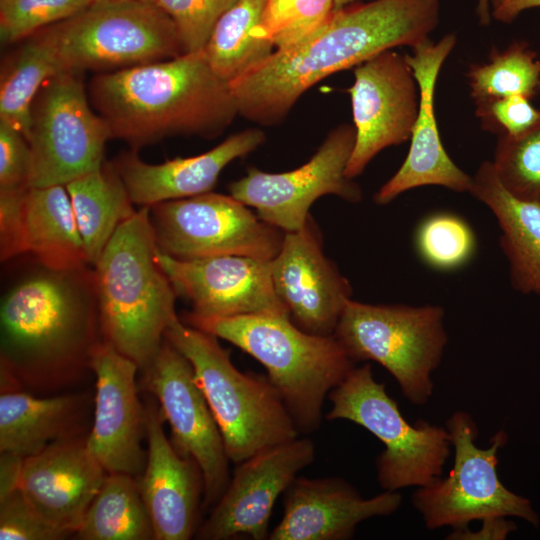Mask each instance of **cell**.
Here are the masks:
<instances>
[{
	"mask_svg": "<svg viewBox=\"0 0 540 540\" xmlns=\"http://www.w3.org/2000/svg\"><path fill=\"white\" fill-rule=\"evenodd\" d=\"M439 13V0H373L335 10L310 39L276 50L229 83L239 115L264 126L278 124L320 80L394 47L429 40Z\"/></svg>",
	"mask_w": 540,
	"mask_h": 540,
	"instance_id": "1",
	"label": "cell"
},
{
	"mask_svg": "<svg viewBox=\"0 0 540 540\" xmlns=\"http://www.w3.org/2000/svg\"><path fill=\"white\" fill-rule=\"evenodd\" d=\"M90 266L60 270L38 263L2 295L1 392L59 385L90 368L102 340Z\"/></svg>",
	"mask_w": 540,
	"mask_h": 540,
	"instance_id": "2",
	"label": "cell"
},
{
	"mask_svg": "<svg viewBox=\"0 0 540 540\" xmlns=\"http://www.w3.org/2000/svg\"><path fill=\"white\" fill-rule=\"evenodd\" d=\"M91 102L132 150L165 137L219 136L239 115L230 84L203 50L94 76Z\"/></svg>",
	"mask_w": 540,
	"mask_h": 540,
	"instance_id": "3",
	"label": "cell"
},
{
	"mask_svg": "<svg viewBox=\"0 0 540 540\" xmlns=\"http://www.w3.org/2000/svg\"><path fill=\"white\" fill-rule=\"evenodd\" d=\"M149 207L122 223L93 266L102 339L144 370L178 315L177 293L157 261Z\"/></svg>",
	"mask_w": 540,
	"mask_h": 540,
	"instance_id": "4",
	"label": "cell"
},
{
	"mask_svg": "<svg viewBox=\"0 0 540 540\" xmlns=\"http://www.w3.org/2000/svg\"><path fill=\"white\" fill-rule=\"evenodd\" d=\"M183 322L256 359L299 433H312L320 427L325 398L355 367L334 335L307 333L289 317L266 313L203 317L189 312Z\"/></svg>",
	"mask_w": 540,
	"mask_h": 540,
	"instance_id": "5",
	"label": "cell"
},
{
	"mask_svg": "<svg viewBox=\"0 0 540 540\" xmlns=\"http://www.w3.org/2000/svg\"><path fill=\"white\" fill-rule=\"evenodd\" d=\"M164 338L191 363L231 462L239 464L298 437L295 422L268 377L238 370L218 337L178 318Z\"/></svg>",
	"mask_w": 540,
	"mask_h": 540,
	"instance_id": "6",
	"label": "cell"
},
{
	"mask_svg": "<svg viewBox=\"0 0 540 540\" xmlns=\"http://www.w3.org/2000/svg\"><path fill=\"white\" fill-rule=\"evenodd\" d=\"M439 305L346 304L334 336L352 361L372 360L396 380L403 395L424 405L433 394L432 373L440 365L448 336Z\"/></svg>",
	"mask_w": 540,
	"mask_h": 540,
	"instance_id": "7",
	"label": "cell"
},
{
	"mask_svg": "<svg viewBox=\"0 0 540 540\" xmlns=\"http://www.w3.org/2000/svg\"><path fill=\"white\" fill-rule=\"evenodd\" d=\"M328 398L327 420L351 421L384 445L376 459L377 481L384 490L418 488L442 476L452 448L448 430L425 420L410 424L369 363L354 367Z\"/></svg>",
	"mask_w": 540,
	"mask_h": 540,
	"instance_id": "8",
	"label": "cell"
},
{
	"mask_svg": "<svg viewBox=\"0 0 540 540\" xmlns=\"http://www.w3.org/2000/svg\"><path fill=\"white\" fill-rule=\"evenodd\" d=\"M67 71H115L185 53L173 21L148 1H95L40 30Z\"/></svg>",
	"mask_w": 540,
	"mask_h": 540,
	"instance_id": "9",
	"label": "cell"
},
{
	"mask_svg": "<svg viewBox=\"0 0 540 540\" xmlns=\"http://www.w3.org/2000/svg\"><path fill=\"white\" fill-rule=\"evenodd\" d=\"M446 429L454 448L448 476L412 494V504L425 526L431 530L449 526L459 533L473 521L515 516L537 527L540 520L530 501L507 489L497 473L498 451L507 441L506 433L497 432L488 448L476 446L477 425L464 411L453 413Z\"/></svg>",
	"mask_w": 540,
	"mask_h": 540,
	"instance_id": "10",
	"label": "cell"
},
{
	"mask_svg": "<svg viewBox=\"0 0 540 540\" xmlns=\"http://www.w3.org/2000/svg\"><path fill=\"white\" fill-rule=\"evenodd\" d=\"M80 74L55 75L34 100L26 137L31 150L30 187L65 186L104 163L111 132L91 109Z\"/></svg>",
	"mask_w": 540,
	"mask_h": 540,
	"instance_id": "11",
	"label": "cell"
},
{
	"mask_svg": "<svg viewBox=\"0 0 540 540\" xmlns=\"http://www.w3.org/2000/svg\"><path fill=\"white\" fill-rule=\"evenodd\" d=\"M149 209L158 249L181 260L237 255L270 261L285 234L232 195L211 191Z\"/></svg>",
	"mask_w": 540,
	"mask_h": 540,
	"instance_id": "12",
	"label": "cell"
},
{
	"mask_svg": "<svg viewBox=\"0 0 540 540\" xmlns=\"http://www.w3.org/2000/svg\"><path fill=\"white\" fill-rule=\"evenodd\" d=\"M355 139L354 125L340 124L305 164L282 173L251 167L229 184L230 195L254 208L263 221L284 232L296 231L310 217L312 204L324 195L351 203L361 201V188L346 175Z\"/></svg>",
	"mask_w": 540,
	"mask_h": 540,
	"instance_id": "13",
	"label": "cell"
},
{
	"mask_svg": "<svg viewBox=\"0 0 540 540\" xmlns=\"http://www.w3.org/2000/svg\"><path fill=\"white\" fill-rule=\"evenodd\" d=\"M143 387L158 401L176 451L193 459L203 477L202 510L212 508L230 480L224 441L189 360L164 338L143 370Z\"/></svg>",
	"mask_w": 540,
	"mask_h": 540,
	"instance_id": "14",
	"label": "cell"
},
{
	"mask_svg": "<svg viewBox=\"0 0 540 540\" xmlns=\"http://www.w3.org/2000/svg\"><path fill=\"white\" fill-rule=\"evenodd\" d=\"M348 92L356 139L346 175L353 179L380 151L410 140L419 87L405 55L390 49L355 67Z\"/></svg>",
	"mask_w": 540,
	"mask_h": 540,
	"instance_id": "15",
	"label": "cell"
},
{
	"mask_svg": "<svg viewBox=\"0 0 540 540\" xmlns=\"http://www.w3.org/2000/svg\"><path fill=\"white\" fill-rule=\"evenodd\" d=\"M315 458V447L308 438L266 448L237 464L226 489L198 527L202 540H227L249 536L264 540L273 507L281 494Z\"/></svg>",
	"mask_w": 540,
	"mask_h": 540,
	"instance_id": "16",
	"label": "cell"
},
{
	"mask_svg": "<svg viewBox=\"0 0 540 540\" xmlns=\"http://www.w3.org/2000/svg\"><path fill=\"white\" fill-rule=\"evenodd\" d=\"M270 269L274 290L290 320L307 333L334 335L352 289L324 254L321 232L311 216L302 228L285 232Z\"/></svg>",
	"mask_w": 540,
	"mask_h": 540,
	"instance_id": "17",
	"label": "cell"
},
{
	"mask_svg": "<svg viewBox=\"0 0 540 540\" xmlns=\"http://www.w3.org/2000/svg\"><path fill=\"white\" fill-rule=\"evenodd\" d=\"M89 366L96 393L88 447L107 473L138 478L147 457L141 444L146 431L136 386L139 367L103 339L93 349Z\"/></svg>",
	"mask_w": 540,
	"mask_h": 540,
	"instance_id": "18",
	"label": "cell"
},
{
	"mask_svg": "<svg viewBox=\"0 0 540 540\" xmlns=\"http://www.w3.org/2000/svg\"><path fill=\"white\" fill-rule=\"evenodd\" d=\"M156 257L177 295L191 303L195 315L289 317L274 290L270 261L237 255L181 260L159 249Z\"/></svg>",
	"mask_w": 540,
	"mask_h": 540,
	"instance_id": "19",
	"label": "cell"
},
{
	"mask_svg": "<svg viewBox=\"0 0 540 540\" xmlns=\"http://www.w3.org/2000/svg\"><path fill=\"white\" fill-rule=\"evenodd\" d=\"M456 44L454 34L438 42L427 40L405 55L419 87V109L409 152L397 172L374 195V202L386 205L413 188L436 185L455 192H469L472 176L461 170L447 154L434 113L435 85L439 71Z\"/></svg>",
	"mask_w": 540,
	"mask_h": 540,
	"instance_id": "20",
	"label": "cell"
},
{
	"mask_svg": "<svg viewBox=\"0 0 540 540\" xmlns=\"http://www.w3.org/2000/svg\"><path fill=\"white\" fill-rule=\"evenodd\" d=\"M146 464L137 478L155 540H188L196 534L203 502L197 463L180 455L164 433L165 419L154 401L145 405Z\"/></svg>",
	"mask_w": 540,
	"mask_h": 540,
	"instance_id": "21",
	"label": "cell"
},
{
	"mask_svg": "<svg viewBox=\"0 0 540 540\" xmlns=\"http://www.w3.org/2000/svg\"><path fill=\"white\" fill-rule=\"evenodd\" d=\"M401 502L398 491L384 490L365 499L342 478L297 476L284 492L283 516L268 539H349L359 523L375 516L390 515Z\"/></svg>",
	"mask_w": 540,
	"mask_h": 540,
	"instance_id": "22",
	"label": "cell"
},
{
	"mask_svg": "<svg viewBox=\"0 0 540 540\" xmlns=\"http://www.w3.org/2000/svg\"><path fill=\"white\" fill-rule=\"evenodd\" d=\"M87 435L56 441L26 457L19 486L44 518L71 534L107 475L90 451Z\"/></svg>",
	"mask_w": 540,
	"mask_h": 540,
	"instance_id": "23",
	"label": "cell"
},
{
	"mask_svg": "<svg viewBox=\"0 0 540 540\" xmlns=\"http://www.w3.org/2000/svg\"><path fill=\"white\" fill-rule=\"evenodd\" d=\"M266 137L257 128L235 133L209 151L162 163L143 161L136 150L119 155L116 167L132 202L140 207L210 192L223 169L261 146Z\"/></svg>",
	"mask_w": 540,
	"mask_h": 540,
	"instance_id": "24",
	"label": "cell"
},
{
	"mask_svg": "<svg viewBox=\"0 0 540 540\" xmlns=\"http://www.w3.org/2000/svg\"><path fill=\"white\" fill-rule=\"evenodd\" d=\"M469 193L497 220L512 288L524 295H540V206L509 194L491 161L483 162L472 176Z\"/></svg>",
	"mask_w": 540,
	"mask_h": 540,
	"instance_id": "25",
	"label": "cell"
},
{
	"mask_svg": "<svg viewBox=\"0 0 540 540\" xmlns=\"http://www.w3.org/2000/svg\"><path fill=\"white\" fill-rule=\"evenodd\" d=\"M86 411L83 394L41 398L20 390L1 392L0 453L26 458L56 441L84 435Z\"/></svg>",
	"mask_w": 540,
	"mask_h": 540,
	"instance_id": "26",
	"label": "cell"
},
{
	"mask_svg": "<svg viewBox=\"0 0 540 540\" xmlns=\"http://www.w3.org/2000/svg\"><path fill=\"white\" fill-rule=\"evenodd\" d=\"M26 254L52 269L90 265L66 186L31 187L25 204Z\"/></svg>",
	"mask_w": 540,
	"mask_h": 540,
	"instance_id": "27",
	"label": "cell"
},
{
	"mask_svg": "<svg viewBox=\"0 0 540 540\" xmlns=\"http://www.w3.org/2000/svg\"><path fill=\"white\" fill-rule=\"evenodd\" d=\"M66 186L89 264L93 267L118 229L136 211L113 162Z\"/></svg>",
	"mask_w": 540,
	"mask_h": 540,
	"instance_id": "28",
	"label": "cell"
},
{
	"mask_svg": "<svg viewBox=\"0 0 540 540\" xmlns=\"http://www.w3.org/2000/svg\"><path fill=\"white\" fill-rule=\"evenodd\" d=\"M67 71L42 31L31 35L2 67L0 119L28 135L31 110L41 87L50 78Z\"/></svg>",
	"mask_w": 540,
	"mask_h": 540,
	"instance_id": "29",
	"label": "cell"
},
{
	"mask_svg": "<svg viewBox=\"0 0 540 540\" xmlns=\"http://www.w3.org/2000/svg\"><path fill=\"white\" fill-rule=\"evenodd\" d=\"M74 534L81 540L154 539L137 478L107 473Z\"/></svg>",
	"mask_w": 540,
	"mask_h": 540,
	"instance_id": "30",
	"label": "cell"
},
{
	"mask_svg": "<svg viewBox=\"0 0 540 540\" xmlns=\"http://www.w3.org/2000/svg\"><path fill=\"white\" fill-rule=\"evenodd\" d=\"M265 0H237L217 21L203 49L214 72L230 83L273 53L257 34Z\"/></svg>",
	"mask_w": 540,
	"mask_h": 540,
	"instance_id": "31",
	"label": "cell"
},
{
	"mask_svg": "<svg viewBox=\"0 0 540 540\" xmlns=\"http://www.w3.org/2000/svg\"><path fill=\"white\" fill-rule=\"evenodd\" d=\"M467 78L476 105L522 95L540 94V57L529 44L517 41L504 50L494 48L485 63L470 66Z\"/></svg>",
	"mask_w": 540,
	"mask_h": 540,
	"instance_id": "32",
	"label": "cell"
},
{
	"mask_svg": "<svg viewBox=\"0 0 540 540\" xmlns=\"http://www.w3.org/2000/svg\"><path fill=\"white\" fill-rule=\"evenodd\" d=\"M414 245L424 264L448 272L462 268L472 260L477 239L470 224L461 216L437 212L417 225Z\"/></svg>",
	"mask_w": 540,
	"mask_h": 540,
	"instance_id": "33",
	"label": "cell"
},
{
	"mask_svg": "<svg viewBox=\"0 0 540 540\" xmlns=\"http://www.w3.org/2000/svg\"><path fill=\"white\" fill-rule=\"evenodd\" d=\"M335 10V0H265L257 34L277 50L291 49L314 36Z\"/></svg>",
	"mask_w": 540,
	"mask_h": 540,
	"instance_id": "34",
	"label": "cell"
},
{
	"mask_svg": "<svg viewBox=\"0 0 540 540\" xmlns=\"http://www.w3.org/2000/svg\"><path fill=\"white\" fill-rule=\"evenodd\" d=\"M491 162L509 194L540 206V121L520 135H498Z\"/></svg>",
	"mask_w": 540,
	"mask_h": 540,
	"instance_id": "35",
	"label": "cell"
},
{
	"mask_svg": "<svg viewBox=\"0 0 540 540\" xmlns=\"http://www.w3.org/2000/svg\"><path fill=\"white\" fill-rule=\"evenodd\" d=\"M97 0H0L2 44L23 41L81 12Z\"/></svg>",
	"mask_w": 540,
	"mask_h": 540,
	"instance_id": "36",
	"label": "cell"
},
{
	"mask_svg": "<svg viewBox=\"0 0 540 540\" xmlns=\"http://www.w3.org/2000/svg\"><path fill=\"white\" fill-rule=\"evenodd\" d=\"M237 0H151L175 24L185 53L204 49L219 18Z\"/></svg>",
	"mask_w": 540,
	"mask_h": 540,
	"instance_id": "37",
	"label": "cell"
},
{
	"mask_svg": "<svg viewBox=\"0 0 540 540\" xmlns=\"http://www.w3.org/2000/svg\"><path fill=\"white\" fill-rule=\"evenodd\" d=\"M69 535L44 518L20 489L0 500L1 540H58Z\"/></svg>",
	"mask_w": 540,
	"mask_h": 540,
	"instance_id": "38",
	"label": "cell"
},
{
	"mask_svg": "<svg viewBox=\"0 0 540 540\" xmlns=\"http://www.w3.org/2000/svg\"><path fill=\"white\" fill-rule=\"evenodd\" d=\"M476 115L485 130L510 136L520 135L540 121V109L522 95L495 99L476 105Z\"/></svg>",
	"mask_w": 540,
	"mask_h": 540,
	"instance_id": "39",
	"label": "cell"
},
{
	"mask_svg": "<svg viewBox=\"0 0 540 540\" xmlns=\"http://www.w3.org/2000/svg\"><path fill=\"white\" fill-rule=\"evenodd\" d=\"M31 150L25 136L0 119V190L30 187Z\"/></svg>",
	"mask_w": 540,
	"mask_h": 540,
	"instance_id": "40",
	"label": "cell"
},
{
	"mask_svg": "<svg viewBox=\"0 0 540 540\" xmlns=\"http://www.w3.org/2000/svg\"><path fill=\"white\" fill-rule=\"evenodd\" d=\"M30 188L0 190V258L7 262L26 254L24 215Z\"/></svg>",
	"mask_w": 540,
	"mask_h": 540,
	"instance_id": "41",
	"label": "cell"
},
{
	"mask_svg": "<svg viewBox=\"0 0 540 540\" xmlns=\"http://www.w3.org/2000/svg\"><path fill=\"white\" fill-rule=\"evenodd\" d=\"M24 457L3 452L0 455V500L19 489Z\"/></svg>",
	"mask_w": 540,
	"mask_h": 540,
	"instance_id": "42",
	"label": "cell"
},
{
	"mask_svg": "<svg viewBox=\"0 0 540 540\" xmlns=\"http://www.w3.org/2000/svg\"><path fill=\"white\" fill-rule=\"evenodd\" d=\"M491 17L503 23L512 22L522 11L540 6V0H489Z\"/></svg>",
	"mask_w": 540,
	"mask_h": 540,
	"instance_id": "43",
	"label": "cell"
},
{
	"mask_svg": "<svg viewBox=\"0 0 540 540\" xmlns=\"http://www.w3.org/2000/svg\"><path fill=\"white\" fill-rule=\"evenodd\" d=\"M476 12L479 18V22L482 25L486 26L490 24L492 17L489 0H477Z\"/></svg>",
	"mask_w": 540,
	"mask_h": 540,
	"instance_id": "44",
	"label": "cell"
},
{
	"mask_svg": "<svg viewBox=\"0 0 540 540\" xmlns=\"http://www.w3.org/2000/svg\"><path fill=\"white\" fill-rule=\"evenodd\" d=\"M356 0H335V8L336 10L341 9L345 6H348L352 3H354Z\"/></svg>",
	"mask_w": 540,
	"mask_h": 540,
	"instance_id": "45",
	"label": "cell"
},
{
	"mask_svg": "<svg viewBox=\"0 0 540 540\" xmlns=\"http://www.w3.org/2000/svg\"><path fill=\"white\" fill-rule=\"evenodd\" d=\"M97 1H125V0H97ZM139 1H148V2H151V0H139Z\"/></svg>",
	"mask_w": 540,
	"mask_h": 540,
	"instance_id": "46",
	"label": "cell"
}]
</instances>
